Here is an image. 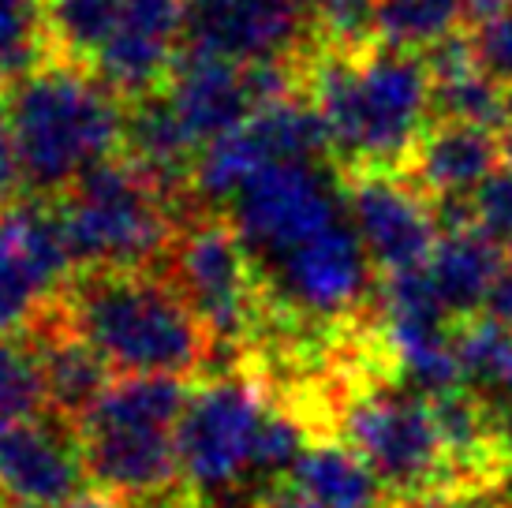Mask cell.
Instances as JSON below:
<instances>
[{"label":"cell","instance_id":"1","mask_svg":"<svg viewBox=\"0 0 512 508\" xmlns=\"http://www.w3.org/2000/svg\"><path fill=\"white\" fill-rule=\"evenodd\" d=\"M303 94L344 172H404L434 116L427 57L378 42L318 45L303 64Z\"/></svg>","mask_w":512,"mask_h":508},{"label":"cell","instance_id":"2","mask_svg":"<svg viewBox=\"0 0 512 508\" xmlns=\"http://www.w3.org/2000/svg\"><path fill=\"white\" fill-rule=\"evenodd\" d=\"M53 311L120 374L187 378L214 352V337L172 277L150 266L83 269Z\"/></svg>","mask_w":512,"mask_h":508},{"label":"cell","instance_id":"3","mask_svg":"<svg viewBox=\"0 0 512 508\" xmlns=\"http://www.w3.org/2000/svg\"><path fill=\"white\" fill-rule=\"evenodd\" d=\"M15 161L38 198L68 187L124 150L128 101L90 68L53 60L12 86L4 101Z\"/></svg>","mask_w":512,"mask_h":508},{"label":"cell","instance_id":"4","mask_svg":"<svg viewBox=\"0 0 512 508\" xmlns=\"http://www.w3.org/2000/svg\"><path fill=\"white\" fill-rule=\"evenodd\" d=\"M187 385L169 374H124L75 419L86 475L124 505H146L172 494L180 479V419Z\"/></svg>","mask_w":512,"mask_h":508},{"label":"cell","instance_id":"5","mask_svg":"<svg viewBox=\"0 0 512 508\" xmlns=\"http://www.w3.org/2000/svg\"><path fill=\"white\" fill-rule=\"evenodd\" d=\"M176 198L128 157H109L79 176L57 202L64 240L79 269H146L169 258Z\"/></svg>","mask_w":512,"mask_h":508},{"label":"cell","instance_id":"6","mask_svg":"<svg viewBox=\"0 0 512 508\" xmlns=\"http://www.w3.org/2000/svg\"><path fill=\"white\" fill-rule=\"evenodd\" d=\"M341 434L393 494L464 490L434 400L412 385H367L344 400Z\"/></svg>","mask_w":512,"mask_h":508},{"label":"cell","instance_id":"7","mask_svg":"<svg viewBox=\"0 0 512 508\" xmlns=\"http://www.w3.org/2000/svg\"><path fill=\"white\" fill-rule=\"evenodd\" d=\"M169 277L217 348L236 352L266 322V281L236 225L217 213L187 217L169 251Z\"/></svg>","mask_w":512,"mask_h":508},{"label":"cell","instance_id":"8","mask_svg":"<svg viewBox=\"0 0 512 508\" xmlns=\"http://www.w3.org/2000/svg\"><path fill=\"white\" fill-rule=\"evenodd\" d=\"M273 400L266 385L243 374H221L187 396L180 419V479L199 505L236 494L255 479V452Z\"/></svg>","mask_w":512,"mask_h":508},{"label":"cell","instance_id":"9","mask_svg":"<svg viewBox=\"0 0 512 508\" xmlns=\"http://www.w3.org/2000/svg\"><path fill=\"white\" fill-rule=\"evenodd\" d=\"M228 206V221L247 243L258 273L277 266L299 243H307L348 213L344 180L322 172V161H285L262 169Z\"/></svg>","mask_w":512,"mask_h":508},{"label":"cell","instance_id":"10","mask_svg":"<svg viewBox=\"0 0 512 508\" xmlns=\"http://www.w3.org/2000/svg\"><path fill=\"white\" fill-rule=\"evenodd\" d=\"M329 139L311 98H285L258 109L225 139L202 146L191 169V191L206 202H232L262 169L285 161H322Z\"/></svg>","mask_w":512,"mask_h":508},{"label":"cell","instance_id":"11","mask_svg":"<svg viewBox=\"0 0 512 508\" xmlns=\"http://www.w3.org/2000/svg\"><path fill=\"white\" fill-rule=\"evenodd\" d=\"M75 258L57 206L30 198L0 210V333H30L72 281Z\"/></svg>","mask_w":512,"mask_h":508},{"label":"cell","instance_id":"12","mask_svg":"<svg viewBox=\"0 0 512 508\" xmlns=\"http://www.w3.org/2000/svg\"><path fill=\"white\" fill-rule=\"evenodd\" d=\"M322 45L314 0H187L184 49L236 64H296Z\"/></svg>","mask_w":512,"mask_h":508},{"label":"cell","instance_id":"13","mask_svg":"<svg viewBox=\"0 0 512 508\" xmlns=\"http://www.w3.org/2000/svg\"><path fill=\"white\" fill-rule=\"evenodd\" d=\"M262 281L270 299H277L288 314L311 322H341L367 307L374 292V262L352 228V217L344 213L341 221L266 269Z\"/></svg>","mask_w":512,"mask_h":508},{"label":"cell","instance_id":"14","mask_svg":"<svg viewBox=\"0 0 512 508\" xmlns=\"http://www.w3.org/2000/svg\"><path fill=\"white\" fill-rule=\"evenodd\" d=\"M378 322H382V352L389 355L404 385L427 396L464 385L456 333L449 325L453 314L438 299L427 269L382 277Z\"/></svg>","mask_w":512,"mask_h":508},{"label":"cell","instance_id":"15","mask_svg":"<svg viewBox=\"0 0 512 508\" xmlns=\"http://www.w3.org/2000/svg\"><path fill=\"white\" fill-rule=\"evenodd\" d=\"M344 206L382 277L430 262L441 236V213L404 172H348Z\"/></svg>","mask_w":512,"mask_h":508},{"label":"cell","instance_id":"16","mask_svg":"<svg viewBox=\"0 0 512 508\" xmlns=\"http://www.w3.org/2000/svg\"><path fill=\"white\" fill-rule=\"evenodd\" d=\"M86 456L72 419L34 411L0 423V505L57 508L86 490Z\"/></svg>","mask_w":512,"mask_h":508},{"label":"cell","instance_id":"17","mask_svg":"<svg viewBox=\"0 0 512 508\" xmlns=\"http://www.w3.org/2000/svg\"><path fill=\"white\" fill-rule=\"evenodd\" d=\"M184 15L187 0H120L113 34L90 71L124 101L157 94L184 53Z\"/></svg>","mask_w":512,"mask_h":508},{"label":"cell","instance_id":"18","mask_svg":"<svg viewBox=\"0 0 512 508\" xmlns=\"http://www.w3.org/2000/svg\"><path fill=\"white\" fill-rule=\"evenodd\" d=\"M161 94L172 105L187 139L199 150L225 139L228 131H236L258 109H266L251 64H236V60L195 53V49L180 53Z\"/></svg>","mask_w":512,"mask_h":508},{"label":"cell","instance_id":"19","mask_svg":"<svg viewBox=\"0 0 512 508\" xmlns=\"http://www.w3.org/2000/svg\"><path fill=\"white\" fill-rule=\"evenodd\" d=\"M501 157H505L501 131L438 120L412 150L404 176L427 198H434V206H449V202H468L501 169Z\"/></svg>","mask_w":512,"mask_h":508},{"label":"cell","instance_id":"20","mask_svg":"<svg viewBox=\"0 0 512 508\" xmlns=\"http://www.w3.org/2000/svg\"><path fill=\"white\" fill-rule=\"evenodd\" d=\"M505 266H509L505 247L494 236H486L471 217H460L441 225L434 254L423 269L445 311L453 318H475L490 303Z\"/></svg>","mask_w":512,"mask_h":508},{"label":"cell","instance_id":"21","mask_svg":"<svg viewBox=\"0 0 512 508\" xmlns=\"http://www.w3.org/2000/svg\"><path fill=\"white\" fill-rule=\"evenodd\" d=\"M30 337H34L30 344L38 352V367H42L45 408L75 423L109 389V370L113 367L79 333H72L60 322L57 311L45 314L42 322L30 329Z\"/></svg>","mask_w":512,"mask_h":508},{"label":"cell","instance_id":"22","mask_svg":"<svg viewBox=\"0 0 512 508\" xmlns=\"http://www.w3.org/2000/svg\"><path fill=\"white\" fill-rule=\"evenodd\" d=\"M430 64V83H434V116L453 120V124H479L501 127L509 124V86L490 79L479 60L471 53L468 38H449L423 53Z\"/></svg>","mask_w":512,"mask_h":508},{"label":"cell","instance_id":"23","mask_svg":"<svg viewBox=\"0 0 512 508\" xmlns=\"http://www.w3.org/2000/svg\"><path fill=\"white\" fill-rule=\"evenodd\" d=\"M288 486L314 508H382L385 482L348 441H311L296 460Z\"/></svg>","mask_w":512,"mask_h":508},{"label":"cell","instance_id":"24","mask_svg":"<svg viewBox=\"0 0 512 508\" xmlns=\"http://www.w3.org/2000/svg\"><path fill=\"white\" fill-rule=\"evenodd\" d=\"M471 19L468 0H378L374 42L404 53H430Z\"/></svg>","mask_w":512,"mask_h":508},{"label":"cell","instance_id":"25","mask_svg":"<svg viewBox=\"0 0 512 508\" xmlns=\"http://www.w3.org/2000/svg\"><path fill=\"white\" fill-rule=\"evenodd\" d=\"M57 57L45 0H0V86H15Z\"/></svg>","mask_w":512,"mask_h":508},{"label":"cell","instance_id":"26","mask_svg":"<svg viewBox=\"0 0 512 508\" xmlns=\"http://www.w3.org/2000/svg\"><path fill=\"white\" fill-rule=\"evenodd\" d=\"M116 8L120 0H45L57 60L94 68V60L113 34Z\"/></svg>","mask_w":512,"mask_h":508},{"label":"cell","instance_id":"27","mask_svg":"<svg viewBox=\"0 0 512 508\" xmlns=\"http://www.w3.org/2000/svg\"><path fill=\"white\" fill-rule=\"evenodd\" d=\"M45 408V385L34 344L19 337H0V423Z\"/></svg>","mask_w":512,"mask_h":508},{"label":"cell","instance_id":"28","mask_svg":"<svg viewBox=\"0 0 512 508\" xmlns=\"http://www.w3.org/2000/svg\"><path fill=\"white\" fill-rule=\"evenodd\" d=\"M471 53L479 60V68L498 79L501 86H512V4L494 15H483L471 23Z\"/></svg>","mask_w":512,"mask_h":508},{"label":"cell","instance_id":"29","mask_svg":"<svg viewBox=\"0 0 512 508\" xmlns=\"http://www.w3.org/2000/svg\"><path fill=\"white\" fill-rule=\"evenodd\" d=\"M468 217L483 228L486 236L512 251V169L501 165L475 195L468 198Z\"/></svg>","mask_w":512,"mask_h":508},{"label":"cell","instance_id":"30","mask_svg":"<svg viewBox=\"0 0 512 508\" xmlns=\"http://www.w3.org/2000/svg\"><path fill=\"white\" fill-rule=\"evenodd\" d=\"M382 508H509L486 490H438V494H404Z\"/></svg>","mask_w":512,"mask_h":508},{"label":"cell","instance_id":"31","mask_svg":"<svg viewBox=\"0 0 512 508\" xmlns=\"http://www.w3.org/2000/svg\"><path fill=\"white\" fill-rule=\"evenodd\" d=\"M19 187H23V176H19V161H15L8 113H4V105H0V210L12 206L15 195H19Z\"/></svg>","mask_w":512,"mask_h":508},{"label":"cell","instance_id":"32","mask_svg":"<svg viewBox=\"0 0 512 508\" xmlns=\"http://www.w3.org/2000/svg\"><path fill=\"white\" fill-rule=\"evenodd\" d=\"M255 508H314V505L311 501H303L292 486H281V490H270V494L258 497Z\"/></svg>","mask_w":512,"mask_h":508},{"label":"cell","instance_id":"33","mask_svg":"<svg viewBox=\"0 0 512 508\" xmlns=\"http://www.w3.org/2000/svg\"><path fill=\"white\" fill-rule=\"evenodd\" d=\"M512 0H468V12H471V23L475 19H483V15H494L501 8H509Z\"/></svg>","mask_w":512,"mask_h":508},{"label":"cell","instance_id":"34","mask_svg":"<svg viewBox=\"0 0 512 508\" xmlns=\"http://www.w3.org/2000/svg\"><path fill=\"white\" fill-rule=\"evenodd\" d=\"M139 508H199V501H176V497H161V501H146Z\"/></svg>","mask_w":512,"mask_h":508},{"label":"cell","instance_id":"35","mask_svg":"<svg viewBox=\"0 0 512 508\" xmlns=\"http://www.w3.org/2000/svg\"><path fill=\"white\" fill-rule=\"evenodd\" d=\"M505 479L512 482V415L505 419Z\"/></svg>","mask_w":512,"mask_h":508},{"label":"cell","instance_id":"36","mask_svg":"<svg viewBox=\"0 0 512 508\" xmlns=\"http://www.w3.org/2000/svg\"><path fill=\"white\" fill-rule=\"evenodd\" d=\"M505 161H509V169H512V131L505 135Z\"/></svg>","mask_w":512,"mask_h":508},{"label":"cell","instance_id":"37","mask_svg":"<svg viewBox=\"0 0 512 508\" xmlns=\"http://www.w3.org/2000/svg\"><path fill=\"white\" fill-rule=\"evenodd\" d=\"M509 131H512V86H509Z\"/></svg>","mask_w":512,"mask_h":508},{"label":"cell","instance_id":"38","mask_svg":"<svg viewBox=\"0 0 512 508\" xmlns=\"http://www.w3.org/2000/svg\"><path fill=\"white\" fill-rule=\"evenodd\" d=\"M509 269H512V258H509Z\"/></svg>","mask_w":512,"mask_h":508}]
</instances>
